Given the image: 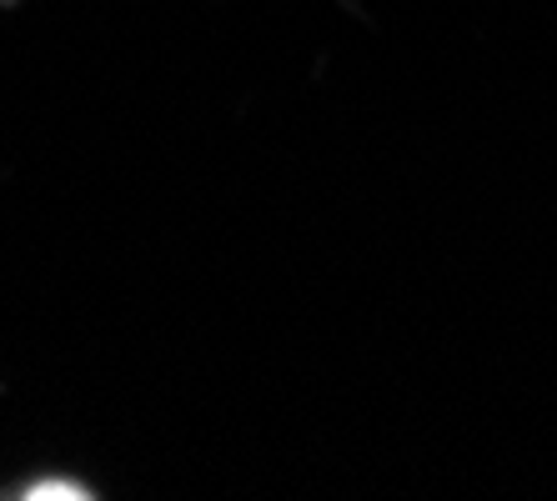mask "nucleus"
<instances>
[{"label": "nucleus", "mask_w": 557, "mask_h": 501, "mask_svg": "<svg viewBox=\"0 0 557 501\" xmlns=\"http://www.w3.org/2000/svg\"><path fill=\"white\" fill-rule=\"evenodd\" d=\"M71 497H86L81 487H65V481H40V487H30V501H71Z\"/></svg>", "instance_id": "obj_1"}]
</instances>
